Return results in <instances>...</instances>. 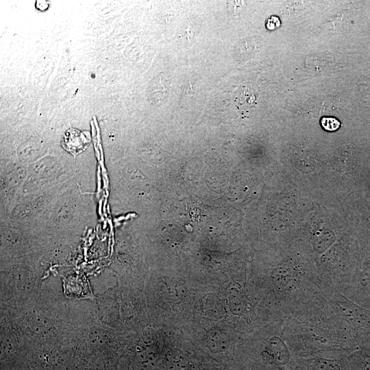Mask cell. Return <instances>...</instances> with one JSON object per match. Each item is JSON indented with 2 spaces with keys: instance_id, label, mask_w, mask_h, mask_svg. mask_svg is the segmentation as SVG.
Instances as JSON below:
<instances>
[{
  "instance_id": "2",
  "label": "cell",
  "mask_w": 370,
  "mask_h": 370,
  "mask_svg": "<svg viewBox=\"0 0 370 370\" xmlns=\"http://www.w3.org/2000/svg\"><path fill=\"white\" fill-rule=\"evenodd\" d=\"M302 367L303 370H346L345 366L339 361L325 358L306 361Z\"/></svg>"
},
{
  "instance_id": "3",
  "label": "cell",
  "mask_w": 370,
  "mask_h": 370,
  "mask_svg": "<svg viewBox=\"0 0 370 370\" xmlns=\"http://www.w3.org/2000/svg\"><path fill=\"white\" fill-rule=\"evenodd\" d=\"M350 370H370V356L360 353L350 359Z\"/></svg>"
},
{
  "instance_id": "4",
  "label": "cell",
  "mask_w": 370,
  "mask_h": 370,
  "mask_svg": "<svg viewBox=\"0 0 370 370\" xmlns=\"http://www.w3.org/2000/svg\"><path fill=\"white\" fill-rule=\"evenodd\" d=\"M321 125L326 130L334 131L339 127L340 123L335 118L324 117L321 120Z\"/></svg>"
},
{
  "instance_id": "5",
  "label": "cell",
  "mask_w": 370,
  "mask_h": 370,
  "mask_svg": "<svg viewBox=\"0 0 370 370\" xmlns=\"http://www.w3.org/2000/svg\"><path fill=\"white\" fill-rule=\"evenodd\" d=\"M280 25V21L277 17H271L270 19H269L267 23V27L270 29H275V27H278Z\"/></svg>"
},
{
  "instance_id": "1",
  "label": "cell",
  "mask_w": 370,
  "mask_h": 370,
  "mask_svg": "<svg viewBox=\"0 0 370 370\" xmlns=\"http://www.w3.org/2000/svg\"><path fill=\"white\" fill-rule=\"evenodd\" d=\"M89 142L90 138L86 137L84 132L75 129H70L65 134L62 146L68 151L75 156L82 151Z\"/></svg>"
}]
</instances>
